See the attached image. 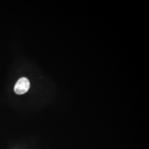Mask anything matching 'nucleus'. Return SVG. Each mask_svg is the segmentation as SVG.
<instances>
[{
    "label": "nucleus",
    "mask_w": 149,
    "mask_h": 149,
    "mask_svg": "<svg viewBox=\"0 0 149 149\" xmlns=\"http://www.w3.org/2000/svg\"><path fill=\"white\" fill-rule=\"evenodd\" d=\"M30 82L26 77H22L16 83L15 86V92L17 95H23L29 90Z\"/></svg>",
    "instance_id": "1"
}]
</instances>
